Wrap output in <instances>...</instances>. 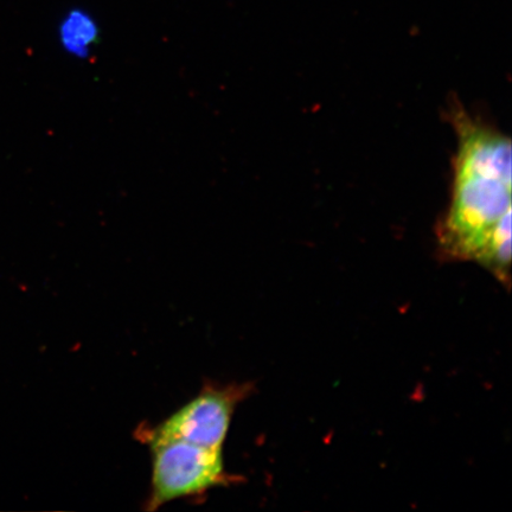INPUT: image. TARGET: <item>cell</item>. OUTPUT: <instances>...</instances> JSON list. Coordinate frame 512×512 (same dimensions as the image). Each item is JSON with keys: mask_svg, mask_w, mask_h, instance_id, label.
<instances>
[{"mask_svg": "<svg viewBox=\"0 0 512 512\" xmlns=\"http://www.w3.org/2000/svg\"><path fill=\"white\" fill-rule=\"evenodd\" d=\"M457 134L451 201L438 223L437 239L447 259L475 261L505 286L511 266V140L450 105Z\"/></svg>", "mask_w": 512, "mask_h": 512, "instance_id": "cell-1", "label": "cell"}, {"mask_svg": "<svg viewBox=\"0 0 512 512\" xmlns=\"http://www.w3.org/2000/svg\"><path fill=\"white\" fill-rule=\"evenodd\" d=\"M60 37L64 48L83 55L98 38V27L85 10L74 9L63 18Z\"/></svg>", "mask_w": 512, "mask_h": 512, "instance_id": "cell-4", "label": "cell"}, {"mask_svg": "<svg viewBox=\"0 0 512 512\" xmlns=\"http://www.w3.org/2000/svg\"><path fill=\"white\" fill-rule=\"evenodd\" d=\"M247 386H211L178 408L155 427L142 428L138 437L150 444L160 440L187 443L222 450L239 402L246 398Z\"/></svg>", "mask_w": 512, "mask_h": 512, "instance_id": "cell-3", "label": "cell"}, {"mask_svg": "<svg viewBox=\"0 0 512 512\" xmlns=\"http://www.w3.org/2000/svg\"><path fill=\"white\" fill-rule=\"evenodd\" d=\"M147 446L152 458L147 511H155L166 503L200 496L229 484L222 450L182 440L153 441Z\"/></svg>", "mask_w": 512, "mask_h": 512, "instance_id": "cell-2", "label": "cell"}]
</instances>
